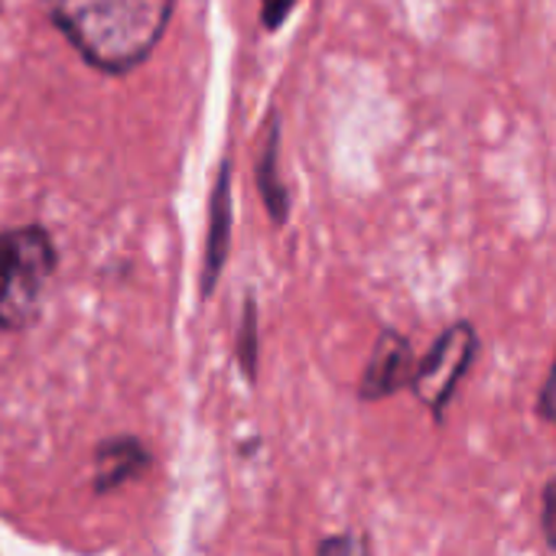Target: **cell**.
<instances>
[{"instance_id": "cell-1", "label": "cell", "mask_w": 556, "mask_h": 556, "mask_svg": "<svg viewBox=\"0 0 556 556\" xmlns=\"http://www.w3.org/2000/svg\"><path fill=\"white\" fill-rule=\"evenodd\" d=\"M49 23L104 75L140 68L163 42L176 0H39Z\"/></svg>"}, {"instance_id": "cell-2", "label": "cell", "mask_w": 556, "mask_h": 556, "mask_svg": "<svg viewBox=\"0 0 556 556\" xmlns=\"http://www.w3.org/2000/svg\"><path fill=\"white\" fill-rule=\"evenodd\" d=\"M59 251L42 225H16L0 231V329H29L46 306Z\"/></svg>"}, {"instance_id": "cell-3", "label": "cell", "mask_w": 556, "mask_h": 556, "mask_svg": "<svg viewBox=\"0 0 556 556\" xmlns=\"http://www.w3.org/2000/svg\"><path fill=\"white\" fill-rule=\"evenodd\" d=\"M479 355V332L472 323H453L427 352V358L417 365L414 375V394L420 397V404L433 414L437 424L446 420V410L466 378V371L472 368Z\"/></svg>"}, {"instance_id": "cell-4", "label": "cell", "mask_w": 556, "mask_h": 556, "mask_svg": "<svg viewBox=\"0 0 556 556\" xmlns=\"http://www.w3.org/2000/svg\"><path fill=\"white\" fill-rule=\"evenodd\" d=\"M417 375V358H414V345L407 336L384 329L371 349V358L362 371V384H358V397L375 404V401H388L397 391L410 388Z\"/></svg>"}, {"instance_id": "cell-5", "label": "cell", "mask_w": 556, "mask_h": 556, "mask_svg": "<svg viewBox=\"0 0 556 556\" xmlns=\"http://www.w3.org/2000/svg\"><path fill=\"white\" fill-rule=\"evenodd\" d=\"M231 176H235V163L231 156L222 160L212 192H208V231H205V257H202V280H199V293L202 300H208L222 280L228 251H231V222H235V205H231Z\"/></svg>"}, {"instance_id": "cell-6", "label": "cell", "mask_w": 556, "mask_h": 556, "mask_svg": "<svg viewBox=\"0 0 556 556\" xmlns=\"http://www.w3.org/2000/svg\"><path fill=\"white\" fill-rule=\"evenodd\" d=\"M280 134H283L280 111H270L264 121V130H261V147H257V163H254L261 202L277 228H283L290 222V208H293L290 189L280 176Z\"/></svg>"}, {"instance_id": "cell-7", "label": "cell", "mask_w": 556, "mask_h": 556, "mask_svg": "<svg viewBox=\"0 0 556 556\" xmlns=\"http://www.w3.org/2000/svg\"><path fill=\"white\" fill-rule=\"evenodd\" d=\"M153 466L150 450L137 437H111L94 446V492L111 495L114 489L140 479Z\"/></svg>"}, {"instance_id": "cell-8", "label": "cell", "mask_w": 556, "mask_h": 556, "mask_svg": "<svg viewBox=\"0 0 556 556\" xmlns=\"http://www.w3.org/2000/svg\"><path fill=\"white\" fill-rule=\"evenodd\" d=\"M235 358L241 375L254 384L257 381V358H261V326H257V300L248 296L241 306V323L235 336Z\"/></svg>"}, {"instance_id": "cell-9", "label": "cell", "mask_w": 556, "mask_h": 556, "mask_svg": "<svg viewBox=\"0 0 556 556\" xmlns=\"http://www.w3.org/2000/svg\"><path fill=\"white\" fill-rule=\"evenodd\" d=\"M316 556H371V544H368L365 534H352V531L329 534V538L319 541Z\"/></svg>"}, {"instance_id": "cell-10", "label": "cell", "mask_w": 556, "mask_h": 556, "mask_svg": "<svg viewBox=\"0 0 556 556\" xmlns=\"http://www.w3.org/2000/svg\"><path fill=\"white\" fill-rule=\"evenodd\" d=\"M296 3L300 0H261V23H264V29L267 33H277L290 20V13L296 10Z\"/></svg>"}, {"instance_id": "cell-11", "label": "cell", "mask_w": 556, "mask_h": 556, "mask_svg": "<svg viewBox=\"0 0 556 556\" xmlns=\"http://www.w3.org/2000/svg\"><path fill=\"white\" fill-rule=\"evenodd\" d=\"M544 538H547V547L556 551V479H551L544 485Z\"/></svg>"}, {"instance_id": "cell-12", "label": "cell", "mask_w": 556, "mask_h": 556, "mask_svg": "<svg viewBox=\"0 0 556 556\" xmlns=\"http://www.w3.org/2000/svg\"><path fill=\"white\" fill-rule=\"evenodd\" d=\"M538 414H541V420H547V424H554L556 427V358L551 375H547V381H544V388H541Z\"/></svg>"}]
</instances>
